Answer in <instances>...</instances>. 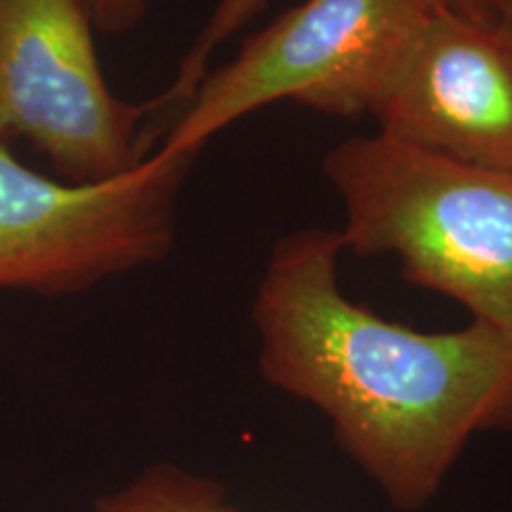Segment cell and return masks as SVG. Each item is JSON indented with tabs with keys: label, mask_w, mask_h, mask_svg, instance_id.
Instances as JSON below:
<instances>
[{
	"label": "cell",
	"mask_w": 512,
	"mask_h": 512,
	"mask_svg": "<svg viewBox=\"0 0 512 512\" xmlns=\"http://www.w3.org/2000/svg\"><path fill=\"white\" fill-rule=\"evenodd\" d=\"M498 3L501 0H441V5L453 12H460V15H467L472 19H479V22L494 24Z\"/></svg>",
	"instance_id": "obj_10"
},
{
	"label": "cell",
	"mask_w": 512,
	"mask_h": 512,
	"mask_svg": "<svg viewBox=\"0 0 512 512\" xmlns=\"http://www.w3.org/2000/svg\"><path fill=\"white\" fill-rule=\"evenodd\" d=\"M441 0H304L209 69L159 150L195 155L223 128L280 100L332 117H373Z\"/></svg>",
	"instance_id": "obj_3"
},
{
	"label": "cell",
	"mask_w": 512,
	"mask_h": 512,
	"mask_svg": "<svg viewBox=\"0 0 512 512\" xmlns=\"http://www.w3.org/2000/svg\"><path fill=\"white\" fill-rule=\"evenodd\" d=\"M192 162L157 150L110 181L72 183L27 169L0 140V290L74 294L162 261Z\"/></svg>",
	"instance_id": "obj_4"
},
{
	"label": "cell",
	"mask_w": 512,
	"mask_h": 512,
	"mask_svg": "<svg viewBox=\"0 0 512 512\" xmlns=\"http://www.w3.org/2000/svg\"><path fill=\"white\" fill-rule=\"evenodd\" d=\"M323 171L344 211V249L396 256L408 283L512 337L510 171L427 155L382 133L337 143Z\"/></svg>",
	"instance_id": "obj_2"
},
{
	"label": "cell",
	"mask_w": 512,
	"mask_h": 512,
	"mask_svg": "<svg viewBox=\"0 0 512 512\" xmlns=\"http://www.w3.org/2000/svg\"><path fill=\"white\" fill-rule=\"evenodd\" d=\"M86 0H0V140L22 136L64 181H110L152 155L147 105L107 86Z\"/></svg>",
	"instance_id": "obj_5"
},
{
	"label": "cell",
	"mask_w": 512,
	"mask_h": 512,
	"mask_svg": "<svg viewBox=\"0 0 512 512\" xmlns=\"http://www.w3.org/2000/svg\"><path fill=\"white\" fill-rule=\"evenodd\" d=\"M382 136L512 174V46L494 24L439 5L377 102Z\"/></svg>",
	"instance_id": "obj_6"
},
{
	"label": "cell",
	"mask_w": 512,
	"mask_h": 512,
	"mask_svg": "<svg viewBox=\"0 0 512 512\" xmlns=\"http://www.w3.org/2000/svg\"><path fill=\"white\" fill-rule=\"evenodd\" d=\"M93 27L102 34H126L147 15L150 0H86Z\"/></svg>",
	"instance_id": "obj_9"
},
{
	"label": "cell",
	"mask_w": 512,
	"mask_h": 512,
	"mask_svg": "<svg viewBox=\"0 0 512 512\" xmlns=\"http://www.w3.org/2000/svg\"><path fill=\"white\" fill-rule=\"evenodd\" d=\"M91 512H242L226 486L174 463L140 470L126 484L98 496Z\"/></svg>",
	"instance_id": "obj_7"
},
{
	"label": "cell",
	"mask_w": 512,
	"mask_h": 512,
	"mask_svg": "<svg viewBox=\"0 0 512 512\" xmlns=\"http://www.w3.org/2000/svg\"><path fill=\"white\" fill-rule=\"evenodd\" d=\"M264 3L266 0H219L211 10L207 24H204L188 48V53L183 55L181 64H178L176 79L171 81V86L159 98L147 102L150 117L162 114V117H171V121H174L192 100L204 76H207L214 50L221 43H226L230 36L238 34L247 22H252V17L259 15Z\"/></svg>",
	"instance_id": "obj_8"
},
{
	"label": "cell",
	"mask_w": 512,
	"mask_h": 512,
	"mask_svg": "<svg viewBox=\"0 0 512 512\" xmlns=\"http://www.w3.org/2000/svg\"><path fill=\"white\" fill-rule=\"evenodd\" d=\"M494 27L501 31V34L505 36V41L512 46V0H501V3H498Z\"/></svg>",
	"instance_id": "obj_11"
},
{
	"label": "cell",
	"mask_w": 512,
	"mask_h": 512,
	"mask_svg": "<svg viewBox=\"0 0 512 512\" xmlns=\"http://www.w3.org/2000/svg\"><path fill=\"white\" fill-rule=\"evenodd\" d=\"M339 230L275 240L252 318L261 377L325 415L399 512L427 508L479 434H512V337L482 320L420 332L339 287Z\"/></svg>",
	"instance_id": "obj_1"
}]
</instances>
